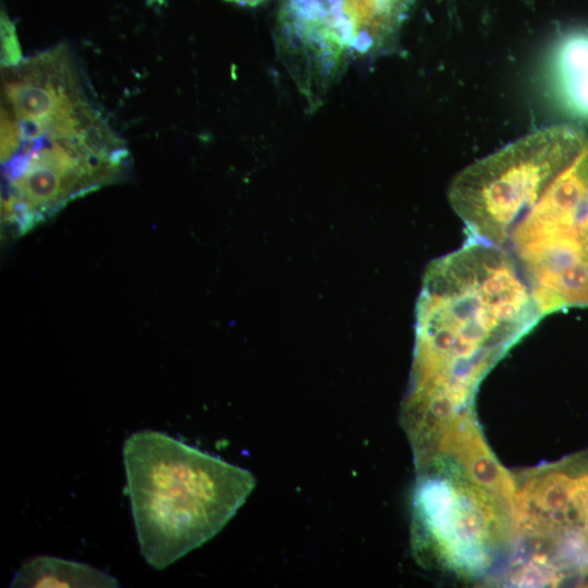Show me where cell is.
I'll list each match as a JSON object with an SVG mask.
<instances>
[{"label":"cell","instance_id":"obj_1","mask_svg":"<svg viewBox=\"0 0 588 588\" xmlns=\"http://www.w3.org/2000/svg\"><path fill=\"white\" fill-rule=\"evenodd\" d=\"M450 204L468 240L510 257L543 315L588 307V135L554 125L469 164Z\"/></svg>","mask_w":588,"mask_h":588},{"label":"cell","instance_id":"obj_2","mask_svg":"<svg viewBox=\"0 0 588 588\" xmlns=\"http://www.w3.org/2000/svg\"><path fill=\"white\" fill-rule=\"evenodd\" d=\"M543 316L510 257L466 238L426 271L406 400L473 408L481 379Z\"/></svg>","mask_w":588,"mask_h":588},{"label":"cell","instance_id":"obj_3","mask_svg":"<svg viewBox=\"0 0 588 588\" xmlns=\"http://www.w3.org/2000/svg\"><path fill=\"white\" fill-rule=\"evenodd\" d=\"M127 158L124 142L82 86H53L2 103V223L25 233L117 181Z\"/></svg>","mask_w":588,"mask_h":588},{"label":"cell","instance_id":"obj_4","mask_svg":"<svg viewBox=\"0 0 588 588\" xmlns=\"http://www.w3.org/2000/svg\"><path fill=\"white\" fill-rule=\"evenodd\" d=\"M123 463L139 551L157 569L215 537L255 487L249 470L156 430L131 434Z\"/></svg>","mask_w":588,"mask_h":588},{"label":"cell","instance_id":"obj_5","mask_svg":"<svg viewBox=\"0 0 588 588\" xmlns=\"http://www.w3.org/2000/svg\"><path fill=\"white\" fill-rule=\"evenodd\" d=\"M417 470L412 531L417 558L462 576L485 574L512 542L511 502L446 460Z\"/></svg>","mask_w":588,"mask_h":588},{"label":"cell","instance_id":"obj_6","mask_svg":"<svg viewBox=\"0 0 588 588\" xmlns=\"http://www.w3.org/2000/svg\"><path fill=\"white\" fill-rule=\"evenodd\" d=\"M519 567L550 585L588 575V452L513 478Z\"/></svg>","mask_w":588,"mask_h":588},{"label":"cell","instance_id":"obj_7","mask_svg":"<svg viewBox=\"0 0 588 588\" xmlns=\"http://www.w3.org/2000/svg\"><path fill=\"white\" fill-rule=\"evenodd\" d=\"M553 84L561 103L571 113L588 119V33L566 35L552 62Z\"/></svg>","mask_w":588,"mask_h":588},{"label":"cell","instance_id":"obj_8","mask_svg":"<svg viewBox=\"0 0 588 588\" xmlns=\"http://www.w3.org/2000/svg\"><path fill=\"white\" fill-rule=\"evenodd\" d=\"M106 572L77 561L51 555L27 560L15 573L10 587H118Z\"/></svg>","mask_w":588,"mask_h":588},{"label":"cell","instance_id":"obj_9","mask_svg":"<svg viewBox=\"0 0 588 588\" xmlns=\"http://www.w3.org/2000/svg\"><path fill=\"white\" fill-rule=\"evenodd\" d=\"M23 60L13 22L1 12V68L16 65Z\"/></svg>","mask_w":588,"mask_h":588},{"label":"cell","instance_id":"obj_10","mask_svg":"<svg viewBox=\"0 0 588 588\" xmlns=\"http://www.w3.org/2000/svg\"><path fill=\"white\" fill-rule=\"evenodd\" d=\"M240 5L256 7L266 0H224Z\"/></svg>","mask_w":588,"mask_h":588},{"label":"cell","instance_id":"obj_11","mask_svg":"<svg viewBox=\"0 0 588 588\" xmlns=\"http://www.w3.org/2000/svg\"><path fill=\"white\" fill-rule=\"evenodd\" d=\"M149 3H154V4H162L164 3L166 0H147Z\"/></svg>","mask_w":588,"mask_h":588}]
</instances>
